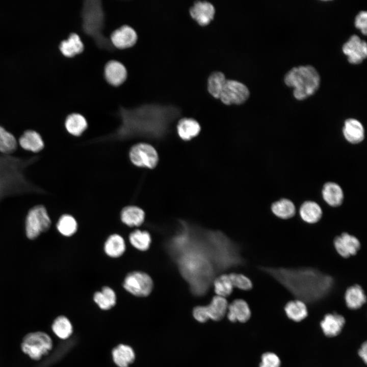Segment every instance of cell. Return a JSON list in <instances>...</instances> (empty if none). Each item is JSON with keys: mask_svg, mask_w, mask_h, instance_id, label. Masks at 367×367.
<instances>
[{"mask_svg": "<svg viewBox=\"0 0 367 367\" xmlns=\"http://www.w3.org/2000/svg\"><path fill=\"white\" fill-rule=\"evenodd\" d=\"M272 213L277 217L288 219L296 214V207L290 200L283 198L274 202L271 205Z\"/></svg>", "mask_w": 367, "mask_h": 367, "instance_id": "obj_31", "label": "cell"}, {"mask_svg": "<svg viewBox=\"0 0 367 367\" xmlns=\"http://www.w3.org/2000/svg\"><path fill=\"white\" fill-rule=\"evenodd\" d=\"M84 48V44L80 36L74 33L70 34L68 38L62 41L60 45L61 53L68 57H71L82 53Z\"/></svg>", "mask_w": 367, "mask_h": 367, "instance_id": "obj_27", "label": "cell"}, {"mask_svg": "<svg viewBox=\"0 0 367 367\" xmlns=\"http://www.w3.org/2000/svg\"><path fill=\"white\" fill-rule=\"evenodd\" d=\"M320 81L318 72L311 65L294 67L284 77V83L293 88L294 96L299 100H304L314 94L320 87Z\"/></svg>", "mask_w": 367, "mask_h": 367, "instance_id": "obj_5", "label": "cell"}, {"mask_svg": "<svg viewBox=\"0 0 367 367\" xmlns=\"http://www.w3.org/2000/svg\"><path fill=\"white\" fill-rule=\"evenodd\" d=\"M333 243L337 252L344 258L355 255L360 248L359 240L347 232L342 233L335 237Z\"/></svg>", "mask_w": 367, "mask_h": 367, "instance_id": "obj_13", "label": "cell"}, {"mask_svg": "<svg viewBox=\"0 0 367 367\" xmlns=\"http://www.w3.org/2000/svg\"><path fill=\"white\" fill-rule=\"evenodd\" d=\"M52 329L59 338L66 339L72 334V326L70 321L64 316H60L54 321Z\"/></svg>", "mask_w": 367, "mask_h": 367, "instance_id": "obj_35", "label": "cell"}, {"mask_svg": "<svg viewBox=\"0 0 367 367\" xmlns=\"http://www.w3.org/2000/svg\"><path fill=\"white\" fill-rule=\"evenodd\" d=\"M191 16L202 25L207 24L213 18L215 13L213 5L206 1H196L190 8Z\"/></svg>", "mask_w": 367, "mask_h": 367, "instance_id": "obj_15", "label": "cell"}, {"mask_svg": "<svg viewBox=\"0 0 367 367\" xmlns=\"http://www.w3.org/2000/svg\"><path fill=\"white\" fill-rule=\"evenodd\" d=\"M343 132L345 139L352 144L359 143L364 138L362 124L354 118H349L345 121Z\"/></svg>", "mask_w": 367, "mask_h": 367, "instance_id": "obj_19", "label": "cell"}, {"mask_svg": "<svg viewBox=\"0 0 367 367\" xmlns=\"http://www.w3.org/2000/svg\"><path fill=\"white\" fill-rule=\"evenodd\" d=\"M82 27L84 32L92 37L101 49L112 50L114 48L111 40L103 33L105 15L101 2L85 1L81 11Z\"/></svg>", "mask_w": 367, "mask_h": 367, "instance_id": "obj_4", "label": "cell"}, {"mask_svg": "<svg viewBox=\"0 0 367 367\" xmlns=\"http://www.w3.org/2000/svg\"><path fill=\"white\" fill-rule=\"evenodd\" d=\"M345 300L348 308L357 309L366 302V296L361 286L358 284H354L346 290Z\"/></svg>", "mask_w": 367, "mask_h": 367, "instance_id": "obj_22", "label": "cell"}, {"mask_svg": "<svg viewBox=\"0 0 367 367\" xmlns=\"http://www.w3.org/2000/svg\"><path fill=\"white\" fill-rule=\"evenodd\" d=\"M228 306L225 298L216 296L213 298L209 305L195 307L193 310V317L201 323H205L209 319L218 321L224 317Z\"/></svg>", "mask_w": 367, "mask_h": 367, "instance_id": "obj_8", "label": "cell"}, {"mask_svg": "<svg viewBox=\"0 0 367 367\" xmlns=\"http://www.w3.org/2000/svg\"><path fill=\"white\" fill-rule=\"evenodd\" d=\"M95 302L103 310H108L114 306L116 296L114 291L110 287L104 286L100 292H96L93 297Z\"/></svg>", "mask_w": 367, "mask_h": 367, "instance_id": "obj_32", "label": "cell"}, {"mask_svg": "<svg viewBox=\"0 0 367 367\" xmlns=\"http://www.w3.org/2000/svg\"><path fill=\"white\" fill-rule=\"evenodd\" d=\"M322 196L325 201L332 207L339 206L344 200V193L341 187L332 182H327L324 185Z\"/></svg>", "mask_w": 367, "mask_h": 367, "instance_id": "obj_21", "label": "cell"}, {"mask_svg": "<svg viewBox=\"0 0 367 367\" xmlns=\"http://www.w3.org/2000/svg\"><path fill=\"white\" fill-rule=\"evenodd\" d=\"M264 270L301 300L321 298L334 286L332 277L313 268H265Z\"/></svg>", "mask_w": 367, "mask_h": 367, "instance_id": "obj_2", "label": "cell"}, {"mask_svg": "<svg viewBox=\"0 0 367 367\" xmlns=\"http://www.w3.org/2000/svg\"><path fill=\"white\" fill-rule=\"evenodd\" d=\"M65 125L69 133L75 136H79L86 129L88 124L83 115L72 113L67 117Z\"/></svg>", "mask_w": 367, "mask_h": 367, "instance_id": "obj_30", "label": "cell"}, {"mask_svg": "<svg viewBox=\"0 0 367 367\" xmlns=\"http://www.w3.org/2000/svg\"><path fill=\"white\" fill-rule=\"evenodd\" d=\"M342 50L352 64H360L367 56L366 43L356 35L350 36L344 44Z\"/></svg>", "mask_w": 367, "mask_h": 367, "instance_id": "obj_12", "label": "cell"}, {"mask_svg": "<svg viewBox=\"0 0 367 367\" xmlns=\"http://www.w3.org/2000/svg\"><path fill=\"white\" fill-rule=\"evenodd\" d=\"M228 320L231 322L245 323L250 318L251 311L247 303L242 299H236L228 306Z\"/></svg>", "mask_w": 367, "mask_h": 367, "instance_id": "obj_17", "label": "cell"}, {"mask_svg": "<svg viewBox=\"0 0 367 367\" xmlns=\"http://www.w3.org/2000/svg\"><path fill=\"white\" fill-rule=\"evenodd\" d=\"M17 148V142L14 136L0 126V152L8 155L14 152Z\"/></svg>", "mask_w": 367, "mask_h": 367, "instance_id": "obj_36", "label": "cell"}, {"mask_svg": "<svg viewBox=\"0 0 367 367\" xmlns=\"http://www.w3.org/2000/svg\"><path fill=\"white\" fill-rule=\"evenodd\" d=\"M215 292L217 296L225 298L232 292L233 285L227 274H222L216 278L214 281Z\"/></svg>", "mask_w": 367, "mask_h": 367, "instance_id": "obj_38", "label": "cell"}, {"mask_svg": "<svg viewBox=\"0 0 367 367\" xmlns=\"http://www.w3.org/2000/svg\"><path fill=\"white\" fill-rule=\"evenodd\" d=\"M355 26L359 29L361 33L366 35L367 32V13L366 11L359 12L355 18Z\"/></svg>", "mask_w": 367, "mask_h": 367, "instance_id": "obj_41", "label": "cell"}, {"mask_svg": "<svg viewBox=\"0 0 367 367\" xmlns=\"http://www.w3.org/2000/svg\"><path fill=\"white\" fill-rule=\"evenodd\" d=\"M284 310L288 318L295 322L303 320L308 314L305 303L299 299L287 302L284 307Z\"/></svg>", "mask_w": 367, "mask_h": 367, "instance_id": "obj_28", "label": "cell"}, {"mask_svg": "<svg viewBox=\"0 0 367 367\" xmlns=\"http://www.w3.org/2000/svg\"><path fill=\"white\" fill-rule=\"evenodd\" d=\"M299 214L301 219L309 224L318 222L322 217V210L320 206L312 201H306L300 207Z\"/></svg>", "mask_w": 367, "mask_h": 367, "instance_id": "obj_25", "label": "cell"}, {"mask_svg": "<svg viewBox=\"0 0 367 367\" xmlns=\"http://www.w3.org/2000/svg\"><path fill=\"white\" fill-rule=\"evenodd\" d=\"M249 91L242 83L233 80H226L219 98L226 104H241L249 97Z\"/></svg>", "mask_w": 367, "mask_h": 367, "instance_id": "obj_11", "label": "cell"}, {"mask_svg": "<svg viewBox=\"0 0 367 367\" xmlns=\"http://www.w3.org/2000/svg\"><path fill=\"white\" fill-rule=\"evenodd\" d=\"M104 76L110 84L119 86L126 78V69L121 62L111 60L107 63L104 67Z\"/></svg>", "mask_w": 367, "mask_h": 367, "instance_id": "obj_16", "label": "cell"}, {"mask_svg": "<svg viewBox=\"0 0 367 367\" xmlns=\"http://www.w3.org/2000/svg\"><path fill=\"white\" fill-rule=\"evenodd\" d=\"M110 39L114 47L125 48L135 44L137 35L133 28L123 25L113 32Z\"/></svg>", "mask_w": 367, "mask_h": 367, "instance_id": "obj_14", "label": "cell"}, {"mask_svg": "<svg viewBox=\"0 0 367 367\" xmlns=\"http://www.w3.org/2000/svg\"><path fill=\"white\" fill-rule=\"evenodd\" d=\"M51 224L45 208L41 205L32 208L26 219V234L28 238L34 239L42 232L47 230Z\"/></svg>", "mask_w": 367, "mask_h": 367, "instance_id": "obj_7", "label": "cell"}, {"mask_svg": "<svg viewBox=\"0 0 367 367\" xmlns=\"http://www.w3.org/2000/svg\"><path fill=\"white\" fill-rule=\"evenodd\" d=\"M179 115L174 107L146 103L134 108H120L121 124L116 136L118 138L145 137L159 138L167 132Z\"/></svg>", "mask_w": 367, "mask_h": 367, "instance_id": "obj_1", "label": "cell"}, {"mask_svg": "<svg viewBox=\"0 0 367 367\" xmlns=\"http://www.w3.org/2000/svg\"><path fill=\"white\" fill-rule=\"evenodd\" d=\"M226 80L225 75L222 72H212L207 80V89L209 93L214 97L219 98Z\"/></svg>", "mask_w": 367, "mask_h": 367, "instance_id": "obj_34", "label": "cell"}, {"mask_svg": "<svg viewBox=\"0 0 367 367\" xmlns=\"http://www.w3.org/2000/svg\"><path fill=\"white\" fill-rule=\"evenodd\" d=\"M19 143L23 149L33 152H38L44 147L40 135L33 130L25 131L19 138Z\"/></svg>", "mask_w": 367, "mask_h": 367, "instance_id": "obj_20", "label": "cell"}, {"mask_svg": "<svg viewBox=\"0 0 367 367\" xmlns=\"http://www.w3.org/2000/svg\"><path fill=\"white\" fill-rule=\"evenodd\" d=\"M281 361L278 356L272 352H266L261 356L259 367H280Z\"/></svg>", "mask_w": 367, "mask_h": 367, "instance_id": "obj_40", "label": "cell"}, {"mask_svg": "<svg viewBox=\"0 0 367 367\" xmlns=\"http://www.w3.org/2000/svg\"><path fill=\"white\" fill-rule=\"evenodd\" d=\"M144 212L136 206L124 207L121 212V219L125 224L130 226H139L144 222Z\"/></svg>", "mask_w": 367, "mask_h": 367, "instance_id": "obj_26", "label": "cell"}, {"mask_svg": "<svg viewBox=\"0 0 367 367\" xmlns=\"http://www.w3.org/2000/svg\"><path fill=\"white\" fill-rule=\"evenodd\" d=\"M358 354L365 363L367 362V343L365 342L358 351Z\"/></svg>", "mask_w": 367, "mask_h": 367, "instance_id": "obj_42", "label": "cell"}, {"mask_svg": "<svg viewBox=\"0 0 367 367\" xmlns=\"http://www.w3.org/2000/svg\"><path fill=\"white\" fill-rule=\"evenodd\" d=\"M57 226L59 231L67 237L73 235L77 229V224L75 219L72 216L66 214L60 217Z\"/></svg>", "mask_w": 367, "mask_h": 367, "instance_id": "obj_37", "label": "cell"}, {"mask_svg": "<svg viewBox=\"0 0 367 367\" xmlns=\"http://www.w3.org/2000/svg\"><path fill=\"white\" fill-rule=\"evenodd\" d=\"M345 323V320L342 315L335 313H328L325 316L320 326L325 335L333 337L340 332Z\"/></svg>", "mask_w": 367, "mask_h": 367, "instance_id": "obj_18", "label": "cell"}, {"mask_svg": "<svg viewBox=\"0 0 367 367\" xmlns=\"http://www.w3.org/2000/svg\"><path fill=\"white\" fill-rule=\"evenodd\" d=\"M125 244L123 238L118 234L111 235L104 246L106 253L112 257L121 256L125 250Z\"/></svg>", "mask_w": 367, "mask_h": 367, "instance_id": "obj_29", "label": "cell"}, {"mask_svg": "<svg viewBox=\"0 0 367 367\" xmlns=\"http://www.w3.org/2000/svg\"><path fill=\"white\" fill-rule=\"evenodd\" d=\"M38 160L37 156L18 158L0 155V201L6 197L25 193H44L45 191L29 180L25 169Z\"/></svg>", "mask_w": 367, "mask_h": 367, "instance_id": "obj_3", "label": "cell"}, {"mask_svg": "<svg viewBox=\"0 0 367 367\" xmlns=\"http://www.w3.org/2000/svg\"><path fill=\"white\" fill-rule=\"evenodd\" d=\"M233 286L241 290L248 291L252 288L251 281L245 275L241 274L232 273L228 275Z\"/></svg>", "mask_w": 367, "mask_h": 367, "instance_id": "obj_39", "label": "cell"}, {"mask_svg": "<svg viewBox=\"0 0 367 367\" xmlns=\"http://www.w3.org/2000/svg\"><path fill=\"white\" fill-rule=\"evenodd\" d=\"M177 130L178 136L181 139L188 141L199 134L200 131V126L195 119L184 118L178 121L177 125Z\"/></svg>", "mask_w": 367, "mask_h": 367, "instance_id": "obj_23", "label": "cell"}, {"mask_svg": "<svg viewBox=\"0 0 367 367\" xmlns=\"http://www.w3.org/2000/svg\"><path fill=\"white\" fill-rule=\"evenodd\" d=\"M124 288L130 294L138 297H146L151 292L153 284L149 275L140 271H134L125 277Z\"/></svg>", "mask_w": 367, "mask_h": 367, "instance_id": "obj_9", "label": "cell"}, {"mask_svg": "<svg viewBox=\"0 0 367 367\" xmlns=\"http://www.w3.org/2000/svg\"><path fill=\"white\" fill-rule=\"evenodd\" d=\"M131 162L136 166L150 169L155 167L158 163V154L155 148L147 143L134 145L129 151Z\"/></svg>", "mask_w": 367, "mask_h": 367, "instance_id": "obj_10", "label": "cell"}, {"mask_svg": "<svg viewBox=\"0 0 367 367\" xmlns=\"http://www.w3.org/2000/svg\"><path fill=\"white\" fill-rule=\"evenodd\" d=\"M51 338L42 332H36L27 334L23 339L21 349L32 359H40L51 349Z\"/></svg>", "mask_w": 367, "mask_h": 367, "instance_id": "obj_6", "label": "cell"}, {"mask_svg": "<svg viewBox=\"0 0 367 367\" xmlns=\"http://www.w3.org/2000/svg\"><path fill=\"white\" fill-rule=\"evenodd\" d=\"M129 240L131 244L141 251L147 250L150 247L151 239L146 231L136 230L130 233Z\"/></svg>", "mask_w": 367, "mask_h": 367, "instance_id": "obj_33", "label": "cell"}, {"mask_svg": "<svg viewBox=\"0 0 367 367\" xmlns=\"http://www.w3.org/2000/svg\"><path fill=\"white\" fill-rule=\"evenodd\" d=\"M113 359L119 367H128L135 360V354L131 347L120 344L112 351Z\"/></svg>", "mask_w": 367, "mask_h": 367, "instance_id": "obj_24", "label": "cell"}]
</instances>
